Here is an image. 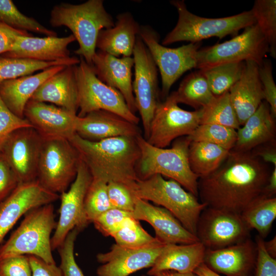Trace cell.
Listing matches in <instances>:
<instances>
[{
  "mask_svg": "<svg viewBox=\"0 0 276 276\" xmlns=\"http://www.w3.org/2000/svg\"><path fill=\"white\" fill-rule=\"evenodd\" d=\"M65 66H51L34 75L6 80L0 84V97L12 113L25 118V106L35 92L45 80Z\"/></svg>",
  "mask_w": 276,
  "mask_h": 276,
  "instance_id": "obj_28",
  "label": "cell"
},
{
  "mask_svg": "<svg viewBox=\"0 0 276 276\" xmlns=\"http://www.w3.org/2000/svg\"><path fill=\"white\" fill-rule=\"evenodd\" d=\"M173 94L178 103L189 105L195 110L204 107L215 97L200 70L187 75Z\"/></svg>",
  "mask_w": 276,
  "mask_h": 276,
  "instance_id": "obj_33",
  "label": "cell"
},
{
  "mask_svg": "<svg viewBox=\"0 0 276 276\" xmlns=\"http://www.w3.org/2000/svg\"><path fill=\"white\" fill-rule=\"evenodd\" d=\"M269 47L268 53L276 58V1L256 0L251 10Z\"/></svg>",
  "mask_w": 276,
  "mask_h": 276,
  "instance_id": "obj_37",
  "label": "cell"
},
{
  "mask_svg": "<svg viewBox=\"0 0 276 276\" xmlns=\"http://www.w3.org/2000/svg\"><path fill=\"white\" fill-rule=\"evenodd\" d=\"M0 22L17 30L47 36H57L56 32L47 28L34 18L21 13L11 0H0Z\"/></svg>",
  "mask_w": 276,
  "mask_h": 276,
  "instance_id": "obj_38",
  "label": "cell"
},
{
  "mask_svg": "<svg viewBox=\"0 0 276 276\" xmlns=\"http://www.w3.org/2000/svg\"><path fill=\"white\" fill-rule=\"evenodd\" d=\"M250 231L240 214L207 206L199 216L196 235L205 248L217 249L246 240Z\"/></svg>",
  "mask_w": 276,
  "mask_h": 276,
  "instance_id": "obj_14",
  "label": "cell"
},
{
  "mask_svg": "<svg viewBox=\"0 0 276 276\" xmlns=\"http://www.w3.org/2000/svg\"><path fill=\"white\" fill-rule=\"evenodd\" d=\"M136 140L140 150L137 166L139 179L159 174L175 180L197 197L199 177L189 165L188 149L191 141L188 136L174 140L170 148L154 146L142 134L137 136Z\"/></svg>",
  "mask_w": 276,
  "mask_h": 276,
  "instance_id": "obj_4",
  "label": "cell"
},
{
  "mask_svg": "<svg viewBox=\"0 0 276 276\" xmlns=\"http://www.w3.org/2000/svg\"><path fill=\"white\" fill-rule=\"evenodd\" d=\"M229 152L212 143L192 141L188 149L191 169L199 178L207 176L219 167Z\"/></svg>",
  "mask_w": 276,
  "mask_h": 276,
  "instance_id": "obj_31",
  "label": "cell"
},
{
  "mask_svg": "<svg viewBox=\"0 0 276 276\" xmlns=\"http://www.w3.org/2000/svg\"><path fill=\"white\" fill-rule=\"evenodd\" d=\"M193 272L198 276H222L211 270L203 263L198 266Z\"/></svg>",
  "mask_w": 276,
  "mask_h": 276,
  "instance_id": "obj_54",
  "label": "cell"
},
{
  "mask_svg": "<svg viewBox=\"0 0 276 276\" xmlns=\"http://www.w3.org/2000/svg\"><path fill=\"white\" fill-rule=\"evenodd\" d=\"M264 162L269 163L276 167V152L274 149L261 150L255 154Z\"/></svg>",
  "mask_w": 276,
  "mask_h": 276,
  "instance_id": "obj_53",
  "label": "cell"
},
{
  "mask_svg": "<svg viewBox=\"0 0 276 276\" xmlns=\"http://www.w3.org/2000/svg\"><path fill=\"white\" fill-rule=\"evenodd\" d=\"M228 92L241 126L255 112L264 99L259 76V65L254 61H245L241 77Z\"/></svg>",
  "mask_w": 276,
  "mask_h": 276,
  "instance_id": "obj_26",
  "label": "cell"
},
{
  "mask_svg": "<svg viewBox=\"0 0 276 276\" xmlns=\"http://www.w3.org/2000/svg\"><path fill=\"white\" fill-rule=\"evenodd\" d=\"M135 195L137 198L152 201L167 209L185 228L196 236L199 216L207 206L178 182L155 174L137 181Z\"/></svg>",
  "mask_w": 276,
  "mask_h": 276,
  "instance_id": "obj_7",
  "label": "cell"
},
{
  "mask_svg": "<svg viewBox=\"0 0 276 276\" xmlns=\"http://www.w3.org/2000/svg\"><path fill=\"white\" fill-rule=\"evenodd\" d=\"M19 36L33 35L27 31L15 29L0 22V55L11 51Z\"/></svg>",
  "mask_w": 276,
  "mask_h": 276,
  "instance_id": "obj_50",
  "label": "cell"
},
{
  "mask_svg": "<svg viewBox=\"0 0 276 276\" xmlns=\"http://www.w3.org/2000/svg\"><path fill=\"white\" fill-rule=\"evenodd\" d=\"M91 173L81 160L77 175L68 190L60 194L59 217L51 237L52 250L57 249L74 228L80 231L89 224L84 211L85 194L91 181Z\"/></svg>",
  "mask_w": 276,
  "mask_h": 276,
  "instance_id": "obj_15",
  "label": "cell"
},
{
  "mask_svg": "<svg viewBox=\"0 0 276 276\" xmlns=\"http://www.w3.org/2000/svg\"><path fill=\"white\" fill-rule=\"evenodd\" d=\"M268 51V44L256 24L246 27L241 34L228 41L199 50L196 68L205 70L247 61L260 65Z\"/></svg>",
  "mask_w": 276,
  "mask_h": 276,
  "instance_id": "obj_10",
  "label": "cell"
},
{
  "mask_svg": "<svg viewBox=\"0 0 276 276\" xmlns=\"http://www.w3.org/2000/svg\"><path fill=\"white\" fill-rule=\"evenodd\" d=\"M80 59L72 57L66 60L44 62L25 58H9L0 55V84L8 80L30 75L34 72L57 65H76Z\"/></svg>",
  "mask_w": 276,
  "mask_h": 276,
  "instance_id": "obj_34",
  "label": "cell"
},
{
  "mask_svg": "<svg viewBox=\"0 0 276 276\" xmlns=\"http://www.w3.org/2000/svg\"><path fill=\"white\" fill-rule=\"evenodd\" d=\"M76 134L83 139L99 141L117 136L137 137L141 134L138 125L114 113L103 110L77 117Z\"/></svg>",
  "mask_w": 276,
  "mask_h": 276,
  "instance_id": "obj_21",
  "label": "cell"
},
{
  "mask_svg": "<svg viewBox=\"0 0 276 276\" xmlns=\"http://www.w3.org/2000/svg\"><path fill=\"white\" fill-rule=\"evenodd\" d=\"M276 192V167H274L267 180L262 195L267 197H274Z\"/></svg>",
  "mask_w": 276,
  "mask_h": 276,
  "instance_id": "obj_52",
  "label": "cell"
},
{
  "mask_svg": "<svg viewBox=\"0 0 276 276\" xmlns=\"http://www.w3.org/2000/svg\"><path fill=\"white\" fill-rule=\"evenodd\" d=\"M272 66L269 60L259 65V76L262 85L264 99L268 104L272 115L276 116V85L272 76Z\"/></svg>",
  "mask_w": 276,
  "mask_h": 276,
  "instance_id": "obj_45",
  "label": "cell"
},
{
  "mask_svg": "<svg viewBox=\"0 0 276 276\" xmlns=\"http://www.w3.org/2000/svg\"><path fill=\"white\" fill-rule=\"evenodd\" d=\"M188 136L191 142L210 143L231 151L236 142L237 130L217 124H202Z\"/></svg>",
  "mask_w": 276,
  "mask_h": 276,
  "instance_id": "obj_39",
  "label": "cell"
},
{
  "mask_svg": "<svg viewBox=\"0 0 276 276\" xmlns=\"http://www.w3.org/2000/svg\"><path fill=\"white\" fill-rule=\"evenodd\" d=\"M134 79L132 89L135 106L147 139L150 125L159 102L157 67L143 41L138 35L133 51Z\"/></svg>",
  "mask_w": 276,
  "mask_h": 276,
  "instance_id": "obj_13",
  "label": "cell"
},
{
  "mask_svg": "<svg viewBox=\"0 0 276 276\" xmlns=\"http://www.w3.org/2000/svg\"><path fill=\"white\" fill-rule=\"evenodd\" d=\"M133 65L131 57L119 58L98 50L91 66L100 80L120 92L130 110L135 113L137 109L132 89Z\"/></svg>",
  "mask_w": 276,
  "mask_h": 276,
  "instance_id": "obj_22",
  "label": "cell"
},
{
  "mask_svg": "<svg viewBox=\"0 0 276 276\" xmlns=\"http://www.w3.org/2000/svg\"><path fill=\"white\" fill-rule=\"evenodd\" d=\"M53 27L65 26L72 32L79 48L74 53L91 65L100 31L114 26L112 17L105 9L103 0H88L79 5L62 3L51 11Z\"/></svg>",
  "mask_w": 276,
  "mask_h": 276,
  "instance_id": "obj_3",
  "label": "cell"
},
{
  "mask_svg": "<svg viewBox=\"0 0 276 276\" xmlns=\"http://www.w3.org/2000/svg\"><path fill=\"white\" fill-rule=\"evenodd\" d=\"M107 183L103 180L93 178L86 191L84 211L88 223H91L99 216L112 208L109 202Z\"/></svg>",
  "mask_w": 276,
  "mask_h": 276,
  "instance_id": "obj_40",
  "label": "cell"
},
{
  "mask_svg": "<svg viewBox=\"0 0 276 276\" xmlns=\"http://www.w3.org/2000/svg\"><path fill=\"white\" fill-rule=\"evenodd\" d=\"M205 249L199 241L187 244H167L147 274L153 276L166 270L193 272L203 263Z\"/></svg>",
  "mask_w": 276,
  "mask_h": 276,
  "instance_id": "obj_29",
  "label": "cell"
},
{
  "mask_svg": "<svg viewBox=\"0 0 276 276\" xmlns=\"http://www.w3.org/2000/svg\"><path fill=\"white\" fill-rule=\"evenodd\" d=\"M249 229H255L264 239L276 218V198L261 195L240 214Z\"/></svg>",
  "mask_w": 276,
  "mask_h": 276,
  "instance_id": "obj_32",
  "label": "cell"
},
{
  "mask_svg": "<svg viewBox=\"0 0 276 276\" xmlns=\"http://www.w3.org/2000/svg\"><path fill=\"white\" fill-rule=\"evenodd\" d=\"M116 244L126 247L137 248L160 242L145 231L133 216L111 236Z\"/></svg>",
  "mask_w": 276,
  "mask_h": 276,
  "instance_id": "obj_41",
  "label": "cell"
},
{
  "mask_svg": "<svg viewBox=\"0 0 276 276\" xmlns=\"http://www.w3.org/2000/svg\"><path fill=\"white\" fill-rule=\"evenodd\" d=\"M256 243L249 238L223 248L205 251L203 263L218 273L227 276H245L256 263Z\"/></svg>",
  "mask_w": 276,
  "mask_h": 276,
  "instance_id": "obj_23",
  "label": "cell"
},
{
  "mask_svg": "<svg viewBox=\"0 0 276 276\" xmlns=\"http://www.w3.org/2000/svg\"><path fill=\"white\" fill-rule=\"evenodd\" d=\"M131 216H133L132 213L111 208L96 218L93 223L103 235L111 237Z\"/></svg>",
  "mask_w": 276,
  "mask_h": 276,
  "instance_id": "obj_43",
  "label": "cell"
},
{
  "mask_svg": "<svg viewBox=\"0 0 276 276\" xmlns=\"http://www.w3.org/2000/svg\"><path fill=\"white\" fill-rule=\"evenodd\" d=\"M132 216L135 219L149 223L156 238L164 244H187L199 241L168 210L136 198Z\"/></svg>",
  "mask_w": 276,
  "mask_h": 276,
  "instance_id": "obj_20",
  "label": "cell"
},
{
  "mask_svg": "<svg viewBox=\"0 0 276 276\" xmlns=\"http://www.w3.org/2000/svg\"><path fill=\"white\" fill-rule=\"evenodd\" d=\"M140 29L141 26L130 12L120 13L113 27L100 31L96 48L117 57H131Z\"/></svg>",
  "mask_w": 276,
  "mask_h": 276,
  "instance_id": "obj_27",
  "label": "cell"
},
{
  "mask_svg": "<svg viewBox=\"0 0 276 276\" xmlns=\"http://www.w3.org/2000/svg\"><path fill=\"white\" fill-rule=\"evenodd\" d=\"M107 190L112 208L132 213L137 197L130 189L123 184L110 182L107 183Z\"/></svg>",
  "mask_w": 276,
  "mask_h": 276,
  "instance_id": "obj_44",
  "label": "cell"
},
{
  "mask_svg": "<svg viewBox=\"0 0 276 276\" xmlns=\"http://www.w3.org/2000/svg\"><path fill=\"white\" fill-rule=\"evenodd\" d=\"M77 115L55 105L30 100L24 110V118L42 140L69 139L76 133Z\"/></svg>",
  "mask_w": 276,
  "mask_h": 276,
  "instance_id": "obj_19",
  "label": "cell"
},
{
  "mask_svg": "<svg viewBox=\"0 0 276 276\" xmlns=\"http://www.w3.org/2000/svg\"><path fill=\"white\" fill-rule=\"evenodd\" d=\"M68 140L79 152L93 178L106 183L123 184L135 195L140 157L136 137L117 136L93 142L75 133Z\"/></svg>",
  "mask_w": 276,
  "mask_h": 276,
  "instance_id": "obj_2",
  "label": "cell"
},
{
  "mask_svg": "<svg viewBox=\"0 0 276 276\" xmlns=\"http://www.w3.org/2000/svg\"><path fill=\"white\" fill-rule=\"evenodd\" d=\"M264 246L267 252L272 258H276V237L265 241L264 240Z\"/></svg>",
  "mask_w": 276,
  "mask_h": 276,
  "instance_id": "obj_55",
  "label": "cell"
},
{
  "mask_svg": "<svg viewBox=\"0 0 276 276\" xmlns=\"http://www.w3.org/2000/svg\"><path fill=\"white\" fill-rule=\"evenodd\" d=\"M75 73L78 90V117L103 110L138 125L139 118L130 110L120 92L100 80L91 66L81 57L79 63L75 65Z\"/></svg>",
  "mask_w": 276,
  "mask_h": 276,
  "instance_id": "obj_9",
  "label": "cell"
},
{
  "mask_svg": "<svg viewBox=\"0 0 276 276\" xmlns=\"http://www.w3.org/2000/svg\"><path fill=\"white\" fill-rule=\"evenodd\" d=\"M42 139L33 127L13 131L0 152L15 174L19 183L37 179Z\"/></svg>",
  "mask_w": 276,
  "mask_h": 276,
  "instance_id": "obj_16",
  "label": "cell"
},
{
  "mask_svg": "<svg viewBox=\"0 0 276 276\" xmlns=\"http://www.w3.org/2000/svg\"><path fill=\"white\" fill-rule=\"evenodd\" d=\"M139 35L148 48L162 79L161 96L166 98L171 86L185 72L197 66L200 42L169 48L159 43L158 34L150 27L141 26Z\"/></svg>",
  "mask_w": 276,
  "mask_h": 276,
  "instance_id": "obj_11",
  "label": "cell"
},
{
  "mask_svg": "<svg viewBox=\"0 0 276 276\" xmlns=\"http://www.w3.org/2000/svg\"><path fill=\"white\" fill-rule=\"evenodd\" d=\"M32 276H62L59 266L45 262L34 256H28Z\"/></svg>",
  "mask_w": 276,
  "mask_h": 276,
  "instance_id": "obj_51",
  "label": "cell"
},
{
  "mask_svg": "<svg viewBox=\"0 0 276 276\" xmlns=\"http://www.w3.org/2000/svg\"><path fill=\"white\" fill-rule=\"evenodd\" d=\"M30 100L49 102L77 114L79 106L75 65L66 66L45 80Z\"/></svg>",
  "mask_w": 276,
  "mask_h": 276,
  "instance_id": "obj_25",
  "label": "cell"
},
{
  "mask_svg": "<svg viewBox=\"0 0 276 276\" xmlns=\"http://www.w3.org/2000/svg\"><path fill=\"white\" fill-rule=\"evenodd\" d=\"M167 244L157 242L130 248L113 244L109 251L96 256L102 264L97 269L98 276H129L144 268H150Z\"/></svg>",
  "mask_w": 276,
  "mask_h": 276,
  "instance_id": "obj_17",
  "label": "cell"
},
{
  "mask_svg": "<svg viewBox=\"0 0 276 276\" xmlns=\"http://www.w3.org/2000/svg\"><path fill=\"white\" fill-rule=\"evenodd\" d=\"M24 127H32L25 118L12 113L0 97V151L9 135L14 130Z\"/></svg>",
  "mask_w": 276,
  "mask_h": 276,
  "instance_id": "obj_46",
  "label": "cell"
},
{
  "mask_svg": "<svg viewBox=\"0 0 276 276\" xmlns=\"http://www.w3.org/2000/svg\"><path fill=\"white\" fill-rule=\"evenodd\" d=\"M19 226L0 247V260L14 256H34L55 264L51 247V233L57 224L52 203L28 212Z\"/></svg>",
  "mask_w": 276,
  "mask_h": 276,
  "instance_id": "obj_5",
  "label": "cell"
},
{
  "mask_svg": "<svg viewBox=\"0 0 276 276\" xmlns=\"http://www.w3.org/2000/svg\"><path fill=\"white\" fill-rule=\"evenodd\" d=\"M81 161L79 152L68 139L42 140L37 180L49 191L61 194L75 179Z\"/></svg>",
  "mask_w": 276,
  "mask_h": 276,
  "instance_id": "obj_8",
  "label": "cell"
},
{
  "mask_svg": "<svg viewBox=\"0 0 276 276\" xmlns=\"http://www.w3.org/2000/svg\"><path fill=\"white\" fill-rule=\"evenodd\" d=\"M245 62L222 64L200 70L205 77L210 89L215 96L228 92L240 79Z\"/></svg>",
  "mask_w": 276,
  "mask_h": 276,
  "instance_id": "obj_35",
  "label": "cell"
},
{
  "mask_svg": "<svg viewBox=\"0 0 276 276\" xmlns=\"http://www.w3.org/2000/svg\"><path fill=\"white\" fill-rule=\"evenodd\" d=\"M153 276H198L194 272L180 273L174 271L166 270L156 273Z\"/></svg>",
  "mask_w": 276,
  "mask_h": 276,
  "instance_id": "obj_56",
  "label": "cell"
},
{
  "mask_svg": "<svg viewBox=\"0 0 276 276\" xmlns=\"http://www.w3.org/2000/svg\"><path fill=\"white\" fill-rule=\"evenodd\" d=\"M264 239L258 235L256 238L257 258L256 276H276V258L271 257L264 246Z\"/></svg>",
  "mask_w": 276,
  "mask_h": 276,
  "instance_id": "obj_48",
  "label": "cell"
},
{
  "mask_svg": "<svg viewBox=\"0 0 276 276\" xmlns=\"http://www.w3.org/2000/svg\"><path fill=\"white\" fill-rule=\"evenodd\" d=\"M251 151L234 150L214 172L198 179V195L208 207L241 214L262 194L270 173Z\"/></svg>",
  "mask_w": 276,
  "mask_h": 276,
  "instance_id": "obj_1",
  "label": "cell"
},
{
  "mask_svg": "<svg viewBox=\"0 0 276 276\" xmlns=\"http://www.w3.org/2000/svg\"><path fill=\"white\" fill-rule=\"evenodd\" d=\"M60 198L37 180L19 183L0 204V244L19 218L34 208L52 203Z\"/></svg>",
  "mask_w": 276,
  "mask_h": 276,
  "instance_id": "obj_18",
  "label": "cell"
},
{
  "mask_svg": "<svg viewBox=\"0 0 276 276\" xmlns=\"http://www.w3.org/2000/svg\"><path fill=\"white\" fill-rule=\"evenodd\" d=\"M201 109L200 124H217L236 130L240 127L228 91L215 96L208 105Z\"/></svg>",
  "mask_w": 276,
  "mask_h": 276,
  "instance_id": "obj_36",
  "label": "cell"
},
{
  "mask_svg": "<svg viewBox=\"0 0 276 276\" xmlns=\"http://www.w3.org/2000/svg\"><path fill=\"white\" fill-rule=\"evenodd\" d=\"M178 104L173 92L158 104L145 139L149 144L166 148L176 139L190 135L200 125L201 109L187 111Z\"/></svg>",
  "mask_w": 276,
  "mask_h": 276,
  "instance_id": "obj_12",
  "label": "cell"
},
{
  "mask_svg": "<svg viewBox=\"0 0 276 276\" xmlns=\"http://www.w3.org/2000/svg\"><path fill=\"white\" fill-rule=\"evenodd\" d=\"M0 276H32L28 256H14L1 260Z\"/></svg>",
  "mask_w": 276,
  "mask_h": 276,
  "instance_id": "obj_47",
  "label": "cell"
},
{
  "mask_svg": "<svg viewBox=\"0 0 276 276\" xmlns=\"http://www.w3.org/2000/svg\"><path fill=\"white\" fill-rule=\"evenodd\" d=\"M80 232V231L78 228H74L57 248L60 257L59 267L62 276H84L74 257L75 243Z\"/></svg>",
  "mask_w": 276,
  "mask_h": 276,
  "instance_id": "obj_42",
  "label": "cell"
},
{
  "mask_svg": "<svg viewBox=\"0 0 276 276\" xmlns=\"http://www.w3.org/2000/svg\"><path fill=\"white\" fill-rule=\"evenodd\" d=\"M142 276H146V275H142Z\"/></svg>",
  "mask_w": 276,
  "mask_h": 276,
  "instance_id": "obj_57",
  "label": "cell"
},
{
  "mask_svg": "<svg viewBox=\"0 0 276 276\" xmlns=\"http://www.w3.org/2000/svg\"><path fill=\"white\" fill-rule=\"evenodd\" d=\"M170 3L176 8L178 18L176 26L163 40V45L182 41L200 42L212 37L221 39L228 35H236L240 30L256 22L251 10L227 17L206 18L190 12L184 1L174 0Z\"/></svg>",
  "mask_w": 276,
  "mask_h": 276,
  "instance_id": "obj_6",
  "label": "cell"
},
{
  "mask_svg": "<svg viewBox=\"0 0 276 276\" xmlns=\"http://www.w3.org/2000/svg\"><path fill=\"white\" fill-rule=\"evenodd\" d=\"M75 41L72 34L64 37L19 36L11 51L1 56L44 62L66 60L72 57L68 46Z\"/></svg>",
  "mask_w": 276,
  "mask_h": 276,
  "instance_id": "obj_24",
  "label": "cell"
},
{
  "mask_svg": "<svg viewBox=\"0 0 276 276\" xmlns=\"http://www.w3.org/2000/svg\"><path fill=\"white\" fill-rule=\"evenodd\" d=\"M274 117L266 102H262L255 112L237 130V140L233 150L248 152L271 141L275 134Z\"/></svg>",
  "mask_w": 276,
  "mask_h": 276,
  "instance_id": "obj_30",
  "label": "cell"
},
{
  "mask_svg": "<svg viewBox=\"0 0 276 276\" xmlns=\"http://www.w3.org/2000/svg\"><path fill=\"white\" fill-rule=\"evenodd\" d=\"M19 181L0 152V204L15 190Z\"/></svg>",
  "mask_w": 276,
  "mask_h": 276,
  "instance_id": "obj_49",
  "label": "cell"
}]
</instances>
